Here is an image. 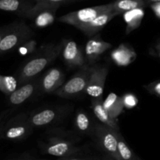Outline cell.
<instances>
[{
  "label": "cell",
  "instance_id": "obj_4",
  "mask_svg": "<svg viewBox=\"0 0 160 160\" xmlns=\"http://www.w3.org/2000/svg\"><path fill=\"white\" fill-rule=\"evenodd\" d=\"M95 65L85 64L79 68L68 81L54 92L55 95L63 98H70L85 92Z\"/></svg>",
  "mask_w": 160,
  "mask_h": 160
},
{
  "label": "cell",
  "instance_id": "obj_25",
  "mask_svg": "<svg viewBox=\"0 0 160 160\" xmlns=\"http://www.w3.org/2000/svg\"><path fill=\"white\" fill-rule=\"evenodd\" d=\"M37 49V42L34 39L31 38L20 45L17 50L21 56L31 55Z\"/></svg>",
  "mask_w": 160,
  "mask_h": 160
},
{
  "label": "cell",
  "instance_id": "obj_10",
  "mask_svg": "<svg viewBox=\"0 0 160 160\" xmlns=\"http://www.w3.org/2000/svg\"><path fill=\"white\" fill-rule=\"evenodd\" d=\"M108 73H109L108 67L95 64L84 93L92 98L102 96Z\"/></svg>",
  "mask_w": 160,
  "mask_h": 160
},
{
  "label": "cell",
  "instance_id": "obj_9",
  "mask_svg": "<svg viewBox=\"0 0 160 160\" xmlns=\"http://www.w3.org/2000/svg\"><path fill=\"white\" fill-rule=\"evenodd\" d=\"M74 142L71 139L66 138V136H52L48 138L44 149L47 154L51 156L67 157L80 150L75 146Z\"/></svg>",
  "mask_w": 160,
  "mask_h": 160
},
{
  "label": "cell",
  "instance_id": "obj_2",
  "mask_svg": "<svg viewBox=\"0 0 160 160\" xmlns=\"http://www.w3.org/2000/svg\"><path fill=\"white\" fill-rule=\"evenodd\" d=\"M34 128L29 122V114L20 112L14 117H6L0 125V139L20 141L26 138Z\"/></svg>",
  "mask_w": 160,
  "mask_h": 160
},
{
  "label": "cell",
  "instance_id": "obj_24",
  "mask_svg": "<svg viewBox=\"0 0 160 160\" xmlns=\"http://www.w3.org/2000/svg\"><path fill=\"white\" fill-rule=\"evenodd\" d=\"M118 153L120 160H138L120 133H119L118 135Z\"/></svg>",
  "mask_w": 160,
  "mask_h": 160
},
{
  "label": "cell",
  "instance_id": "obj_27",
  "mask_svg": "<svg viewBox=\"0 0 160 160\" xmlns=\"http://www.w3.org/2000/svg\"><path fill=\"white\" fill-rule=\"evenodd\" d=\"M143 87L148 91V93L160 97V81H154L147 85H144Z\"/></svg>",
  "mask_w": 160,
  "mask_h": 160
},
{
  "label": "cell",
  "instance_id": "obj_29",
  "mask_svg": "<svg viewBox=\"0 0 160 160\" xmlns=\"http://www.w3.org/2000/svg\"><path fill=\"white\" fill-rule=\"evenodd\" d=\"M151 6V9H152V11L154 12L155 15L160 19V2H155L150 4Z\"/></svg>",
  "mask_w": 160,
  "mask_h": 160
},
{
  "label": "cell",
  "instance_id": "obj_23",
  "mask_svg": "<svg viewBox=\"0 0 160 160\" xmlns=\"http://www.w3.org/2000/svg\"><path fill=\"white\" fill-rule=\"evenodd\" d=\"M18 81L12 76L0 75V91L5 95L9 96L14 91L17 89Z\"/></svg>",
  "mask_w": 160,
  "mask_h": 160
},
{
  "label": "cell",
  "instance_id": "obj_16",
  "mask_svg": "<svg viewBox=\"0 0 160 160\" xmlns=\"http://www.w3.org/2000/svg\"><path fill=\"white\" fill-rule=\"evenodd\" d=\"M91 107H92L93 113L100 121V123L109 127L114 130L119 131L118 119H113L109 116V112H107L103 106L102 96L98 97V98H92L91 102Z\"/></svg>",
  "mask_w": 160,
  "mask_h": 160
},
{
  "label": "cell",
  "instance_id": "obj_33",
  "mask_svg": "<svg viewBox=\"0 0 160 160\" xmlns=\"http://www.w3.org/2000/svg\"><path fill=\"white\" fill-rule=\"evenodd\" d=\"M156 51H157V52H158V56L160 57V42L157 44V45H156Z\"/></svg>",
  "mask_w": 160,
  "mask_h": 160
},
{
  "label": "cell",
  "instance_id": "obj_5",
  "mask_svg": "<svg viewBox=\"0 0 160 160\" xmlns=\"http://www.w3.org/2000/svg\"><path fill=\"white\" fill-rule=\"evenodd\" d=\"M110 11H114L112 2L73 11L59 17L58 20L63 23L71 25L79 30L99 15Z\"/></svg>",
  "mask_w": 160,
  "mask_h": 160
},
{
  "label": "cell",
  "instance_id": "obj_20",
  "mask_svg": "<svg viewBox=\"0 0 160 160\" xmlns=\"http://www.w3.org/2000/svg\"><path fill=\"white\" fill-rule=\"evenodd\" d=\"M103 106L109 112V116L113 119H117V117L123 112L124 109L122 97L113 92L108 95L106 99L103 101Z\"/></svg>",
  "mask_w": 160,
  "mask_h": 160
},
{
  "label": "cell",
  "instance_id": "obj_7",
  "mask_svg": "<svg viewBox=\"0 0 160 160\" xmlns=\"http://www.w3.org/2000/svg\"><path fill=\"white\" fill-rule=\"evenodd\" d=\"M59 6L44 2H35L24 18L33 20L35 28H44L52 24L56 20V11Z\"/></svg>",
  "mask_w": 160,
  "mask_h": 160
},
{
  "label": "cell",
  "instance_id": "obj_6",
  "mask_svg": "<svg viewBox=\"0 0 160 160\" xmlns=\"http://www.w3.org/2000/svg\"><path fill=\"white\" fill-rule=\"evenodd\" d=\"M120 131H117L103 123H95L93 137L95 142L109 157L120 160L118 153V135Z\"/></svg>",
  "mask_w": 160,
  "mask_h": 160
},
{
  "label": "cell",
  "instance_id": "obj_11",
  "mask_svg": "<svg viewBox=\"0 0 160 160\" xmlns=\"http://www.w3.org/2000/svg\"><path fill=\"white\" fill-rule=\"evenodd\" d=\"M61 54L66 65L70 68H81L87 64L84 51L73 40H65Z\"/></svg>",
  "mask_w": 160,
  "mask_h": 160
},
{
  "label": "cell",
  "instance_id": "obj_13",
  "mask_svg": "<svg viewBox=\"0 0 160 160\" xmlns=\"http://www.w3.org/2000/svg\"><path fill=\"white\" fill-rule=\"evenodd\" d=\"M112 48L109 42L102 40L100 35H95L89 39L84 47L86 62L89 65H95L102 55Z\"/></svg>",
  "mask_w": 160,
  "mask_h": 160
},
{
  "label": "cell",
  "instance_id": "obj_18",
  "mask_svg": "<svg viewBox=\"0 0 160 160\" xmlns=\"http://www.w3.org/2000/svg\"><path fill=\"white\" fill-rule=\"evenodd\" d=\"M35 4V0H0V10L13 12L24 17Z\"/></svg>",
  "mask_w": 160,
  "mask_h": 160
},
{
  "label": "cell",
  "instance_id": "obj_21",
  "mask_svg": "<svg viewBox=\"0 0 160 160\" xmlns=\"http://www.w3.org/2000/svg\"><path fill=\"white\" fill-rule=\"evenodd\" d=\"M144 10L142 8L141 9H133V10L128 11L124 12V18L125 23H127L126 27V34H128L131 31L137 29L142 23V20L144 17Z\"/></svg>",
  "mask_w": 160,
  "mask_h": 160
},
{
  "label": "cell",
  "instance_id": "obj_14",
  "mask_svg": "<svg viewBox=\"0 0 160 160\" xmlns=\"http://www.w3.org/2000/svg\"><path fill=\"white\" fill-rule=\"evenodd\" d=\"M38 88L39 81L36 79L25 83L9 95V102L12 106L23 104L36 93Z\"/></svg>",
  "mask_w": 160,
  "mask_h": 160
},
{
  "label": "cell",
  "instance_id": "obj_34",
  "mask_svg": "<svg viewBox=\"0 0 160 160\" xmlns=\"http://www.w3.org/2000/svg\"><path fill=\"white\" fill-rule=\"evenodd\" d=\"M60 160H84V159H77V158H68V156H67V157H65L64 159H60Z\"/></svg>",
  "mask_w": 160,
  "mask_h": 160
},
{
  "label": "cell",
  "instance_id": "obj_26",
  "mask_svg": "<svg viewBox=\"0 0 160 160\" xmlns=\"http://www.w3.org/2000/svg\"><path fill=\"white\" fill-rule=\"evenodd\" d=\"M122 98H123L124 107L127 109H132V108L135 107L138 103V98L132 93L125 94L123 96H122Z\"/></svg>",
  "mask_w": 160,
  "mask_h": 160
},
{
  "label": "cell",
  "instance_id": "obj_12",
  "mask_svg": "<svg viewBox=\"0 0 160 160\" xmlns=\"http://www.w3.org/2000/svg\"><path fill=\"white\" fill-rule=\"evenodd\" d=\"M65 73L58 67L49 69L39 80V92L52 94L64 84Z\"/></svg>",
  "mask_w": 160,
  "mask_h": 160
},
{
  "label": "cell",
  "instance_id": "obj_31",
  "mask_svg": "<svg viewBox=\"0 0 160 160\" xmlns=\"http://www.w3.org/2000/svg\"><path fill=\"white\" fill-rule=\"evenodd\" d=\"M8 28H9V24L5 25V26L1 27V28H0V43H1L4 35L6 34V31H8Z\"/></svg>",
  "mask_w": 160,
  "mask_h": 160
},
{
  "label": "cell",
  "instance_id": "obj_17",
  "mask_svg": "<svg viewBox=\"0 0 160 160\" xmlns=\"http://www.w3.org/2000/svg\"><path fill=\"white\" fill-rule=\"evenodd\" d=\"M117 15H119V14L115 11L104 12V13L97 17L95 19H94L92 22L83 26L79 30L88 37L95 36L100 31H102L106 26V24Z\"/></svg>",
  "mask_w": 160,
  "mask_h": 160
},
{
  "label": "cell",
  "instance_id": "obj_19",
  "mask_svg": "<svg viewBox=\"0 0 160 160\" xmlns=\"http://www.w3.org/2000/svg\"><path fill=\"white\" fill-rule=\"evenodd\" d=\"M74 127L78 132L82 134H88L93 136L95 123L91 119L90 116L84 109H79L76 112L74 117Z\"/></svg>",
  "mask_w": 160,
  "mask_h": 160
},
{
  "label": "cell",
  "instance_id": "obj_8",
  "mask_svg": "<svg viewBox=\"0 0 160 160\" xmlns=\"http://www.w3.org/2000/svg\"><path fill=\"white\" fill-rule=\"evenodd\" d=\"M67 107H45L29 114V122L33 128L49 126L62 119L69 112Z\"/></svg>",
  "mask_w": 160,
  "mask_h": 160
},
{
  "label": "cell",
  "instance_id": "obj_32",
  "mask_svg": "<svg viewBox=\"0 0 160 160\" xmlns=\"http://www.w3.org/2000/svg\"><path fill=\"white\" fill-rule=\"evenodd\" d=\"M145 2L147 3V5L149 3V4H152V3H155V2H160V0H144Z\"/></svg>",
  "mask_w": 160,
  "mask_h": 160
},
{
  "label": "cell",
  "instance_id": "obj_22",
  "mask_svg": "<svg viewBox=\"0 0 160 160\" xmlns=\"http://www.w3.org/2000/svg\"><path fill=\"white\" fill-rule=\"evenodd\" d=\"M113 10L118 14L124 13L128 11L141 9L147 6L144 0H116L112 2Z\"/></svg>",
  "mask_w": 160,
  "mask_h": 160
},
{
  "label": "cell",
  "instance_id": "obj_15",
  "mask_svg": "<svg viewBox=\"0 0 160 160\" xmlns=\"http://www.w3.org/2000/svg\"><path fill=\"white\" fill-rule=\"evenodd\" d=\"M112 62L118 67H128L137 59V53L132 47L122 43L110 54Z\"/></svg>",
  "mask_w": 160,
  "mask_h": 160
},
{
  "label": "cell",
  "instance_id": "obj_28",
  "mask_svg": "<svg viewBox=\"0 0 160 160\" xmlns=\"http://www.w3.org/2000/svg\"><path fill=\"white\" fill-rule=\"evenodd\" d=\"M78 1H81V0H35V2H44L49 3V4L56 5L59 7L62 5L69 4V3L75 2Z\"/></svg>",
  "mask_w": 160,
  "mask_h": 160
},
{
  "label": "cell",
  "instance_id": "obj_30",
  "mask_svg": "<svg viewBox=\"0 0 160 160\" xmlns=\"http://www.w3.org/2000/svg\"><path fill=\"white\" fill-rule=\"evenodd\" d=\"M12 109H7V110L2 111V112H0V125H1L2 122L5 120L7 117H9V114L12 112Z\"/></svg>",
  "mask_w": 160,
  "mask_h": 160
},
{
  "label": "cell",
  "instance_id": "obj_1",
  "mask_svg": "<svg viewBox=\"0 0 160 160\" xmlns=\"http://www.w3.org/2000/svg\"><path fill=\"white\" fill-rule=\"evenodd\" d=\"M65 40L58 43L46 44L37 48L20 69L17 78L18 86L35 79L41 72L52 63L62 52Z\"/></svg>",
  "mask_w": 160,
  "mask_h": 160
},
{
  "label": "cell",
  "instance_id": "obj_3",
  "mask_svg": "<svg viewBox=\"0 0 160 160\" xmlns=\"http://www.w3.org/2000/svg\"><path fill=\"white\" fill-rule=\"evenodd\" d=\"M34 31L23 20L9 24V28L0 43V55L13 51L34 36Z\"/></svg>",
  "mask_w": 160,
  "mask_h": 160
},
{
  "label": "cell",
  "instance_id": "obj_35",
  "mask_svg": "<svg viewBox=\"0 0 160 160\" xmlns=\"http://www.w3.org/2000/svg\"><path fill=\"white\" fill-rule=\"evenodd\" d=\"M106 160H117V159H113V158L110 157V158H109V159H106Z\"/></svg>",
  "mask_w": 160,
  "mask_h": 160
}]
</instances>
